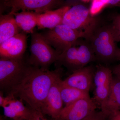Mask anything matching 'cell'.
Wrapping results in <instances>:
<instances>
[{"instance_id": "1", "label": "cell", "mask_w": 120, "mask_h": 120, "mask_svg": "<svg viewBox=\"0 0 120 120\" xmlns=\"http://www.w3.org/2000/svg\"><path fill=\"white\" fill-rule=\"evenodd\" d=\"M60 69L50 71L30 65L22 82L9 94L19 98L31 109L41 112L51 87L61 77Z\"/></svg>"}, {"instance_id": "2", "label": "cell", "mask_w": 120, "mask_h": 120, "mask_svg": "<svg viewBox=\"0 0 120 120\" xmlns=\"http://www.w3.org/2000/svg\"><path fill=\"white\" fill-rule=\"evenodd\" d=\"M62 24L80 32L86 40L101 23L100 18L91 15L90 9L77 4L70 6L65 14Z\"/></svg>"}, {"instance_id": "3", "label": "cell", "mask_w": 120, "mask_h": 120, "mask_svg": "<svg viewBox=\"0 0 120 120\" xmlns=\"http://www.w3.org/2000/svg\"><path fill=\"white\" fill-rule=\"evenodd\" d=\"M86 40L90 45L97 61L108 64L115 60L118 47L109 25L101 24Z\"/></svg>"}, {"instance_id": "4", "label": "cell", "mask_w": 120, "mask_h": 120, "mask_svg": "<svg viewBox=\"0 0 120 120\" xmlns=\"http://www.w3.org/2000/svg\"><path fill=\"white\" fill-rule=\"evenodd\" d=\"M24 57L19 58L0 57V91L9 94L22 82L30 66Z\"/></svg>"}, {"instance_id": "5", "label": "cell", "mask_w": 120, "mask_h": 120, "mask_svg": "<svg viewBox=\"0 0 120 120\" xmlns=\"http://www.w3.org/2000/svg\"><path fill=\"white\" fill-rule=\"evenodd\" d=\"M65 52L60 54L56 62L58 67L63 66L72 73L86 67L88 64L97 61L94 52L87 41H77Z\"/></svg>"}, {"instance_id": "6", "label": "cell", "mask_w": 120, "mask_h": 120, "mask_svg": "<svg viewBox=\"0 0 120 120\" xmlns=\"http://www.w3.org/2000/svg\"><path fill=\"white\" fill-rule=\"evenodd\" d=\"M31 35L30 54L27 61L33 67L43 69L56 63L60 54L50 45L41 34L33 32Z\"/></svg>"}, {"instance_id": "7", "label": "cell", "mask_w": 120, "mask_h": 120, "mask_svg": "<svg viewBox=\"0 0 120 120\" xmlns=\"http://www.w3.org/2000/svg\"><path fill=\"white\" fill-rule=\"evenodd\" d=\"M42 34L60 54L75 45L79 39L84 38L80 32L62 23Z\"/></svg>"}, {"instance_id": "8", "label": "cell", "mask_w": 120, "mask_h": 120, "mask_svg": "<svg viewBox=\"0 0 120 120\" xmlns=\"http://www.w3.org/2000/svg\"><path fill=\"white\" fill-rule=\"evenodd\" d=\"M1 9H9L11 14L19 11H34L41 14L64 6V0H2Z\"/></svg>"}, {"instance_id": "9", "label": "cell", "mask_w": 120, "mask_h": 120, "mask_svg": "<svg viewBox=\"0 0 120 120\" xmlns=\"http://www.w3.org/2000/svg\"><path fill=\"white\" fill-rule=\"evenodd\" d=\"M113 75L112 69L106 65L99 64L95 66L93 99L101 109L105 105L109 94L113 79Z\"/></svg>"}, {"instance_id": "10", "label": "cell", "mask_w": 120, "mask_h": 120, "mask_svg": "<svg viewBox=\"0 0 120 120\" xmlns=\"http://www.w3.org/2000/svg\"><path fill=\"white\" fill-rule=\"evenodd\" d=\"M98 107L93 98L81 99L64 106L57 120H83Z\"/></svg>"}, {"instance_id": "11", "label": "cell", "mask_w": 120, "mask_h": 120, "mask_svg": "<svg viewBox=\"0 0 120 120\" xmlns=\"http://www.w3.org/2000/svg\"><path fill=\"white\" fill-rule=\"evenodd\" d=\"M95 66H86L75 71L63 80L67 86L89 92L94 88V79Z\"/></svg>"}, {"instance_id": "12", "label": "cell", "mask_w": 120, "mask_h": 120, "mask_svg": "<svg viewBox=\"0 0 120 120\" xmlns=\"http://www.w3.org/2000/svg\"><path fill=\"white\" fill-rule=\"evenodd\" d=\"M27 47L26 33L20 32L0 44V57L19 58L23 57Z\"/></svg>"}, {"instance_id": "13", "label": "cell", "mask_w": 120, "mask_h": 120, "mask_svg": "<svg viewBox=\"0 0 120 120\" xmlns=\"http://www.w3.org/2000/svg\"><path fill=\"white\" fill-rule=\"evenodd\" d=\"M61 77L58 78L51 87L41 112L50 116L54 120H57L64 108L60 87Z\"/></svg>"}, {"instance_id": "14", "label": "cell", "mask_w": 120, "mask_h": 120, "mask_svg": "<svg viewBox=\"0 0 120 120\" xmlns=\"http://www.w3.org/2000/svg\"><path fill=\"white\" fill-rule=\"evenodd\" d=\"M70 6L65 5L55 10L38 14L37 26L38 29H53L62 23L65 14Z\"/></svg>"}, {"instance_id": "15", "label": "cell", "mask_w": 120, "mask_h": 120, "mask_svg": "<svg viewBox=\"0 0 120 120\" xmlns=\"http://www.w3.org/2000/svg\"><path fill=\"white\" fill-rule=\"evenodd\" d=\"M3 108L4 116L12 120H28L32 114V109L26 107L22 101L15 97Z\"/></svg>"}, {"instance_id": "16", "label": "cell", "mask_w": 120, "mask_h": 120, "mask_svg": "<svg viewBox=\"0 0 120 120\" xmlns=\"http://www.w3.org/2000/svg\"><path fill=\"white\" fill-rule=\"evenodd\" d=\"M15 16L8 13L1 14L0 17V44L20 33Z\"/></svg>"}, {"instance_id": "17", "label": "cell", "mask_w": 120, "mask_h": 120, "mask_svg": "<svg viewBox=\"0 0 120 120\" xmlns=\"http://www.w3.org/2000/svg\"><path fill=\"white\" fill-rule=\"evenodd\" d=\"M38 14L34 11H22L13 15L20 30L26 33L32 34L35 27L38 24Z\"/></svg>"}, {"instance_id": "18", "label": "cell", "mask_w": 120, "mask_h": 120, "mask_svg": "<svg viewBox=\"0 0 120 120\" xmlns=\"http://www.w3.org/2000/svg\"><path fill=\"white\" fill-rule=\"evenodd\" d=\"M101 110L108 117L113 112L120 110V81L115 77L107 101Z\"/></svg>"}, {"instance_id": "19", "label": "cell", "mask_w": 120, "mask_h": 120, "mask_svg": "<svg viewBox=\"0 0 120 120\" xmlns=\"http://www.w3.org/2000/svg\"><path fill=\"white\" fill-rule=\"evenodd\" d=\"M60 87L61 98L64 106L81 99L90 98L89 92L67 86L64 83L62 79L60 81Z\"/></svg>"}, {"instance_id": "20", "label": "cell", "mask_w": 120, "mask_h": 120, "mask_svg": "<svg viewBox=\"0 0 120 120\" xmlns=\"http://www.w3.org/2000/svg\"><path fill=\"white\" fill-rule=\"evenodd\" d=\"M109 25L112 33L116 42H120V14L114 15Z\"/></svg>"}, {"instance_id": "21", "label": "cell", "mask_w": 120, "mask_h": 120, "mask_svg": "<svg viewBox=\"0 0 120 120\" xmlns=\"http://www.w3.org/2000/svg\"><path fill=\"white\" fill-rule=\"evenodd\" d=\"M109 0H92L90 8V13L93 16H95L103 8L109 5Z\"/></svg>"}, {"instance_id": "22", "label": "cell", "mask_w": 120, "mask_h": 120, "mask_svg": "<svg viewBox=\"0 0 120 120\" xmlns=\"http://www.w3.org/2000/svg\"><path fill=\"white\" fill-rule=\"evenodd\" d=\"M108 116L101 110H95L83 120H108Z\"/></svg>"}, {"instance_id": "23", "label": "cell", "mask_w": 120, "mask_h": 120, "mask_svg": "<svg viewBox=\"0 0 120 120\" xmlns=\"http://www.w3.org/2000/svg\"><path fill=\"white\" fill-rule=\"evenodd\" d=\"M41 112L32 109V114L28 120H49L45 118Z\"/></svg>"}, {"instance_id": "24", "label": "cell", "mask_w": 120, "mask_h": 120, "mask_svg": "<svg viewBox=\"0 0 120 120\" xmlns=\"http://www.w3.org/2000/svg\"><path fill=\"white\" fill-rule=\"evenodd\" d=\"M108 120H120V110L115 111L110 114Z\"/></svg>"}, {"instance_id": "25", "label": "cell", "mask_w": 120, "mask_h": 120, "mask_svg": "<svg viewBox=\"0 0 120 120\" xmlns=\"http://www.w3.org/2000/svg\"><path fill=\"white\" fill-rule=\"evenodd\" d=\"M112 70L115 77L120 81V64L114 67Z\"/></svg>"}, {"instance_id": "26", "label": "cell", "mask_w": 120, "mask_h": 120, "mask_svg": "<svg viewBox=\"0 0 120 120\" xmlns=\"http://www.w3.org/2000/svg\"><path fill=\"white\" fill-rule=\"evenodd\" d=\"M120 2V0H109V5L115 6Z\"/></svg>"}, {"instance_id": "27", "label": "cell", "mask_w": 120, "mask_h": 120, "mask_svg": "<svg viewBox=\"0 0 120 120\" xmlns=\"http://www.w3.org/2000/svg\"><path fill=\"white\" fill-rule=\"evenodd\" d=\"M115 60L120 61V49L117 48L116 52Z\"/></svg>"}, {"instance_id": "28", "label": "cell", "mask_w": 120, "mask_h": 120, "mask_svg": "<svg viewBox=\"0 0 120 120\" xmlns=\"http://www.w3.org/2000/svg\"><path fill=\"white\" fill-rule=\"evenodd\" d=\"M82 1L85 2H89L91 0H81Z\"/></svg>"}, {"instance_id": "29", "label": "cell", "mask_w": 120, "mask_h": 120, "mask_svg": "<svg viewBox=\"0 0 120 120\" xmlns=\"http://www.w3.org/2000/svg\"><path fill=\"white\" fill-rule=\"evenodd\" d=\"M116 7H119V8H120V2L116 5Z\"/></svg>"}, {"instance_id": "30", "label": "cell", "mask_w": 120, "mask_h": 120, "mask_svg": "<svg viewBox=\"0 0 120 120\" xmlns=\"http://www.w3.org/2000/svg\"><path fill=\"white\" fill-rule=\"evenodd\" d=\"M0 120H5L4 118L2 117V116H0Z\"/></svg>"}]
</instances>
